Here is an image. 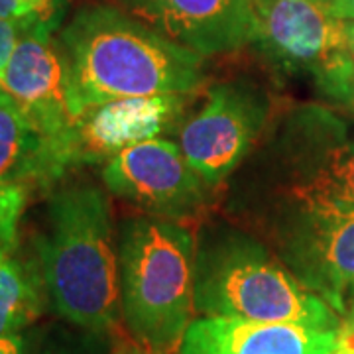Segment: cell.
I'll return each instance as SVG.
<instances>
[{
    "label": "cell",
    "mask_w": 354,
    "mask_h": 354,
    "mask_svg": "<svg viewBox=\"0 0 354 354\" xmlns=\"http://www.w3.org/2000/svg\"><path fill=\"white\" fill-rule=\"evenodd\" d=\"M272 99L248 81L209 87L203 106L181 122L177 144L209 187H218L254 152L270 127Z\"/></svg>",
    "instance_id": "cell-8"
},
{
    "label": "cell",
    "mask_w": 354,
    "mask_h": 354,
    "mask_svg": "<svg viewBox=\"0 0 354 354\" xmlns=\"http://www.w3.org/2000/svg\"><path fill=\"white\" fill-rule=\"evenodd\" d=\"M22 30H24L22 24L0 18V73L4 71V67L8 64L14 48H16V41L22 36Z\"/></svg>",
    "instance_id": "cell-18"
},
{
    "label": "cell",
    "mask_w": 354,
    "mask_h": 354,
    "mask_svg": "<svg viewBox=\"0 0 354 354\" xmlns=\"http://www.w3.org/2000/svg\"><path fill=\"white\" fill-rule=\"evenodd\" d=\"M344 30H346V41H348V50L354 57V22H344Z\"/></svg>",
    "instance_id": "cell-24"
},
{
    "label": "cell",
    "mask_w": 354,
    "mask_h": 354,
    "mask_svg": "<svg viewBox=\"0 0 354 354\" xmlns=\"http://www.w3.org/2000/svg\"><path fill=\"white\" fill-rule=\"evenodd\" d=\"M329 354H354V327L342 325L339 342Z\"/></svg>",
    "instance_id": "cell-22"
},
{
    "label": "cell",
    "mask_w": 354,
    "mask_h": 354,
    "mask_svg": "<svg viewBox=\"0 0 354 354\" xmlns=\"http://www.w3.org/2000/svg\"><path fill=\"white\" fill-rule=\"evenodd\" d=\"M342 325H348V327H354V307L351 309V313H348V317L342 321Z\"/></svg>",
    "instance_id": "cell-25"
},
{
    "label": "cell",
    "mask_w": 354,
    "mask_h": 354,
    "mask_svg": "<svg viewBox=\"0 0 354 354\" xmlns=\"http://www.w3.org/2000/svg\"><path fill=\"white\" fill-rule=\"evenodd\" d=\"M185 95L120 99L97 106L77 120L71 132L73 165L97 164L140 142L181 127Z\"/></svg>",
    "instance_id": "cell-12"
},
{
    "label": "cell",
    "mask_w": 354,
    "mask_h": 354,
    "mask_svg": "<svg viewBox=\"0 0 354 354\" xmlns=\"http://www.w3.org/2000/svg\"><path fill=\"white\" fill-rule=\"evenodd\" d=\"M232 181V211L274 207L354 216V138L329 109L304 104L268 127Z\"/></svg>",
    "instance_id": "cell-1"
},
{
    "label": "cell",
    "mask_w": 354,
    "mask_h": 354,
    "mask_svg": "<svg viewBox=\"0 0 354 354\" xmlns=\"http://www.w3.org/2000/svg\"><path fill=\"white\" fill-rule=\"evenodd\" d=\"M250 41L279 73L305 77L330 102L354 106V57L329 0H250Z\"/></svg>",
    "instance_id": "cell-6"
},
{
    "label": "cell",
    "mask_w": 354,
    "mask_h": 354,
    "mask_svg": "<svg viewBox=\"0 0 354 354\" xmlns=\"http://www.w3.org/2000/svg\"><path fill=\"white\" fill-rule=\"evenodd\" d=\"M44 291L38 264L0 254V337L20 333L41 315Z\"/></svg>",
    "instance_id": "cell-15"
},
{
    "label": "cell",
    "mask_w": 354,
    "mask_h": 354,
    "mask_svg": "<svg viewBox=\"0 0 354 354\" xmlns=\"http://www.w3.org/2000/svg\"><path fill=\"white\" fill-rule=\"evenodd\" d=\"M330 10L344 22H354V0H329Z\"/></svg>",
    "instance_id": "cell-23"
},
{
    "label": "cell",
    "mask_w": 354,
    "mask_h": 354,
    "mask_svg": "<svg viewBox=\"0 0 354 354\" xmlns=\"http://www.w3.org/2000/svg\"><path fill=\"white\" fill-rule=\"evenodd\" d=\"M102 183L114 197L165 221H189L207 209L211 189L179 144L152 138L118 152L102 167Z\"/></svg>",
    "instance_id": "cell-9"
},
{
    "label": "cell",
    "mask_w": 354,
    "mask_h": 354,
    "mask_svg": "<svg viewBox=\"0 0 354 354\" xmlns=\"http://www.w3.org/2000/svg\"><path fill=\"white\" fill-rule=\"evenodd\" d=\"M71 165L64 142L41 134L0 88V183L50 185Z\"/></svg>",
    "instance_id": "cell-14"
},
{
    "label": "cell",
    "mask_w": 354,
    "mask_h": 354,
    "mask_svg": "<svg viewBox=\"0 0 354 354\" xmlns=\"http://www.w3.org/2000/svg\"><path fill=\"white\" fill-rule=\"evenodd\" d=\"M46 230L36 239L46 295L57 315L85 333L111 337L122 321L118 250L109 201L97 185L51 193Z\"/></svg>",
    "instance_id": "cell-3"
},
{
    "label": "cell",
    "mask_w": 354,
    "mask_h": 354,
    "mask_svg": "<svg viewBox=\"0 0 354 354\" xmlns=\"http://www.w3.org/2000/svg\"><path fill=\"white\" fill-rule=\"evenodd\" d=\"M0 354H28V342L22 333L0 337Z\"/></svg>",
    "instance_id": "cell-21"
},
{
    "label": "cell",
    "mask_w": 354,
    "mask_h": 354,
    "mask_svg": "<svg viewBox=\"0 0 354 354\" xmlns=\"http://www.w3.org/2000/svg\"><path fill=\"white\" fill-rule=\"evenodd\" d=\"M111 339H113V354H152L148 353L138 341H134L132 337H124V335H120L118 330L111 335Z\"/></svg>",
    "instance_id": "cell-20"
},
{
    "label": "cell",
    "mask_w": 354,
    "mask_h": 354,
    "mask_svg": "<svg viewBox=\"0 0 354 354\" xmlns=\"http://www.w3.org/2000/svg\"><path fill=\"white\" fill-rule=\"evenodd\" d=\"M59 41L77 120L106 102L189 95L203 83V55L169 41L116 6H81L62 30Z\"/></svg>",
    "instance_id": "cell-2"
},
{
    "label": "cell",
    "mask_w": 354,
    "mask_h": 354,
    "mask_svg": "<svg viewBox=\"0 0 354 354\" xmlns=\"http://www.w3.org/2000/svg\"><path fill=\"white\" fill-rule=\"evenodd\" d=\"M120 10L199 55L244 48L252 34L250 0H116Z\"/></svg>",
    "instance_id": "cell-11"
},
{
    "label": "cell",
    "mask_w": 354,
    "mask_h": 354,
    "mask_svg": "<svg viewBox=\"0 0 354 354\" xmlns=\"http://www.w3.org/2000/svg\"><path fill=\"white\" fill-rule=\"evenodd\" d=\"M59 2H62V6H64V8L69 4V0H59Z\"/></svg>",
    "instance_id": "cell-26"
},
{
    "label": "cell",
    "mask_w": 354,
    "mask_h": 354,
    "mask_svg": "<svg viewBox=\"0 0 354 354\" xmlns=\"http://www.w3.org/2000/svg\"><path fill=\"white\" fill-rule=\"evenodd\" d=\"M193 266L195 236L181 223L144 215L120 225L122 323L148 353H179L195 313Z\"/></svg>",
    "instance_id": "cell-5"
},
{
    "label": "cell",
    "mask_w": 354,
    "mask_h": 354,
    "mask_svg": "<svg viewBox=\"0 0 354 354\" xmlns=\"http://www.w3.org/2000/svg\"><path fill=\"white\" fill-rule=\"evenodd\" d=\"M295 279L346 319L354 307V216L274 207L242 216Z\"/></svg>",
    "instance_id": "cell-7"
},
{
    "label": "cell",
    "mask_w": 354,
    "mask_h": 354,
    "mask_svg": "<svg viewBox=\"0 0 354 354\" xmlns=\"http://www.w3.org/2000/svg\"><path fill=\"white\" fill-rule=\"evenodd\" d=\"M193 307L201 317H241L341 329V315L301 286L260 236L228 223L195 239Z\"/></svg>",
    "instance_id": "cell-4"
},
{
    "label": "cell",
    "mask_w": 354,
    "mask_h": 354,
    "mask_svg": "<svg viewBox=\"0 0 354 354\" xmlns=\"http://www.w3.org/2000/svg\"><path fill=\"white\" fill-rule=\"evenodd\" d=\"M30 187L22 183H0V254L14 252L18 225L24 215Z\"/></svg>",
    "instance_id": "cell-16"
},
{
    "label": "cell",
    "mask_w": 354,
    "mask_h": 354,
    "mask_svg": "<svg viewBox=\"0 0 354 354\" xmlns=\"http://www.w3.org/2000/svg\"><path fill=\"white\" fill-rule=\"evenodd\" d=\"M53 30L48 24L24 26L0 73V88L41 134L64 142L71 153L77 118L69 102L67 57L59 38H53Z\"/></svg>",
    "instance_id": "cell-10"
},
{
    "label": "cell",
    "mask_w": 354,
    "mask_h": 354,
    "mask_svg": "<svg viewBox=\"0 0 354 354\" xmlns=\"http://www.w3.org/2000/svg\"><path fill=\"white\" fill-rule=\"evenodd\" d=\"M64 10L59 0H0V18L22 26L48 24L55 28Z\"/></svg>",
    "instance_id": "cell-17"
},
{
    "label": "cell",
    "mask_w": 354,
    "mask_h": 354,
    "mask_svg": "<svg viewBox=\"0 0 354 354\" xmlns=\"http://www.w3.org/2000/svg\"><path fill=\"white\" fill-rule=\"evenodd\" d=\"M102 335H88V339L79 341V344H65V346H57L51 348L46 354H113V348L106 351L102 344Z\"/></svg>",
    "instance_id": "cell-19"
},
{
    "label": "cell",
    "mask_w": 354,
    "mask_h": 354,
    "mask_svg": "<svg viewBox=\"0 0 354 354\" xmlns=\"http://www.w3.org/2000/svg\"><path fill=\"white\" fill-rule=\"evenodd\" d=\"M341 329L241 317H197L185 330L177 354H329L339 342Z\"/></svg>",
    "instance_id": "cell-13"
}]
</instances>
